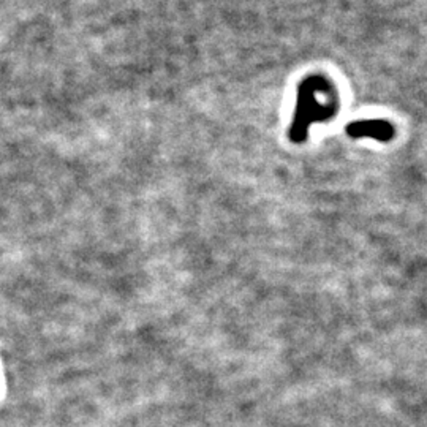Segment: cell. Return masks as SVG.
Here are the masks:
<instances>
[{
	"label": "cell",
	"instance_id": "6da1fadb",
	"mask_svg": "<svg viewBox=\"0 0 427 427\" xmlns=\"http://www.w3.org/2000/svg\"><path fill=\"white\" fill-rule=\"evenodd\" d=\"M323 78H309L298 89V108L295 114V122L291 125L290 138L295 143H302L307 136V127L312 122L318 121V113H324V108L318 106L315 100V90L320 87Z\"/></svg>",
	"mask_w": 427,
	"mask_h": 427
},
{
	"label": "cell",
	"instance_id": "7a4b0ae2",
	"mask_svg": "<svg viewBox=\"0 0 427 427\" xmlns=\"http://www.w3.org/2000/svg\"><path fill=\"white\" fill-rule=\"evenodd\" d=\"M346 135L351 138H375L378 141H389L394 136V128L386 121H357L346 125Z\"/></svg>",
	"mask_w": 427,
	"mask_h": 427
}]
</instances>
